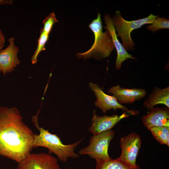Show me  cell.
Returning a JSON list of instances; mask_svg holds the SVG:
<instances>
[{"label":"cell","mask_w":169,"mask_h":169,"mask_svg":"<svg viewBox=\"0 0 169 169\" xmlns=\"http://www.w3.org/2000/svg\"><path fill=\"white\" fill-rule=\"evenodd\" d=\"M34 135L17 108L0 106V156L20 162L34 148Z\"/></svg>","instance_id":"6da1fadb"},{"label":"cell","mask_w":169,"mask_h":169,"mask_svg":"<svg viewBox=\"0 0 169 169\" xmlns=\"http://www.w3.org/2000/svg\"><path fill=\"white\" fill-rule=\"evenodd\" d=\"M38 112L32 118L33 125L39 131V134L34 135L33 143V148L39 146L46 148L48 149L49 154H54L63 162H66L69 158L74 159L79 157V155L75 153L74 151L84 138L72 144H63L57 135L52 134L48 130L39 127L38 122Z\"/></svg>","instance_id":"7a4b0ae2"},{"label":"cell","mask_w":169,"mask_h":169,"mask_svg":"<svg viewBox=\"0 0 169 169\" xmlns=\"http://www.w3.org/2000/svg\"><path fill=\"white\" fill-rule=\"evenodd\" d=\"M89 27L94 35V43L87 51L83 53L78 52L76 54L77 57L79 59L83 58L84 60L93 58L100 60L109 57L114 50L115 47L109 32L107 30L103 31L100 13L98 14L97 18L89 24Z\"/></svg>","instance_id":"3957f363"},{"label":"cell","mask_w":169,"mask_h":169,"mask_svg":"<svg viewBox=\"0 0 169 169\" xmlns=\"http://www.w3.org/2000/svg\"><path fill=\"white\" fill-rule=\"evenodd\" d=\"M151 13L146 17L138 20L128 21L124 19L120 12L117 10L113 18L117 35L120 37L122 45L126 50H133L135 45L131 37V33L137 29L147 24H152L158 16Z\"/></svg>","instance_id":"277c9868"},{"label":"cell","mask_w":169,"mask_h":169,"mask_svg":"<svg viewBox=\"0 0 169 169\" xmlns=\"http://www.w3.org/2000/svg\"><path fill=\"white\" fill-rule=\"evenodd\" d=\"M114 134V131L111 130L97 135H93L90 139L89 145L79 150V155L87 154L96 160L110 158L108 149Z\"/></svg>","instance_id":"5b68a950"},{"label":"cell","mask_w":169,"mask_h":169,"mask_svg":"<svg viewBox=\"0 0 169 169\" xmlns=\"http://www.w3.org/2000/svg\"><path fill=\"white\" fill-rule=\"evenodd\" d=\"M141 144V136L135 132L122 138L121 153L118 158L132 168L137 167L139 165L136 163V159Z\"/></svg>","instance_id":"8992f818"},{"label":"cell","mask_w":169,"mask_h":169,"mask_svg":"<svg viewBox=\"0 0 169 169\" xmlns=\"http://www.w3.org/2000/svg\"><path fill=\"white\" fill-rule=\"evenodd\" d=\"M17 169H61L57 159L44 152L28 154L18 163Z\"/></svg>","instance_id":"52a82bcc"},{"label":"cell","mask_w":169,"mask_h":169,"mask_svg":"<svg viewBox=\"0 0 169 169\" xmlns=\"http://www.w3.org/2000/svg\"><path fill=\"white\" fill-rule=\"evenodd\" d=\"M89 87L95 96L96 100L94 104L103 113H105L111 109L116 110L120 109L132 115H136L137 111L129 110L128 108L120 104L114 96L108 95L103 92L97 84L91 82L89 83Z\"/></svg>","instance_id":"ba28073f"},{"label":"cell","mask_w":169,"mask_h":169,"mask_svg":"<svg viewBox=\"0 0 169 169\" xmlns=\"http://www.w3.org/2000/svg\"><path fill=\"white\" fill-rule=\"evenodd\" d=\"M129 116V115L126 113L120 115H114L111 116H99L95 110H94L89 131L94 135H97L111 130L120 121Z\"/></svg>","instance_id":"9c48e42d"},{"label":"cell","mask_w":169,"mask_h":169,"mask_svg":"<svg viewBox=\"0 0 169 169\" xmlns=\"http://www.w3.org/2000/svg\"><path fill=\"white\" fill-rule=\"evenodd\" d=\"M14 40V38H10L7 48L0 51V70L4 75L13 71L20 62L18 57L19 49Z\"/></svg>","instance_id":"30bf717a"},{"label":"cell","mask_w":169,"mask_h":169,"mask_svg":"<svg viewBox=\"0 0 169 169\" xmlns=\"http://www.w3.org/2000/svg\"><path fill=\"white\" fill-rule=\"evenodd\" d=\"M104 19L106 24L104 28L110 33L114 47L117 51V56L115 63V68L116 69L119 70L121 68L122 64L125 60L129 59H136V58L127 52L118 39L113 18H111L109 14H106L104 16Z\"/></svg>","instance_id":"8fae6325"},{"label":"cell","mask_w":169,"mask_h":169,"mask_svg":"<svg viewBox=\"0 0 169 169\" xmlns=\"http://www.w3.org/2000/svg\"><path fill=\"white\" fill-rule=\"evenodd\" d=\"M107 92L113 94L120 104H131L144 97L146 94V90L143 89H127L121 87L119 85L110 87Z\"/></svg>","instance_id":"7c38bea8"},{"label":"cell","mask_w":169,"mask_h":169,"mask_svg":"<svg viewBox=\"0 0 169 169\" xmlns=\"http://www.w3.org/2000/svg\"><path fill=\"white\" fill-rule=\"evenodd\" d=\"M150 110L142 118L143 124L148 130L154 126L169 127V108L154 107Z\"/></svg>","instance_id":"4fadbf2b"},{"label":"cell","mask_w":169,"mask_h":169,"mask_svg":"<svg viewBox=\"0 0 169 169\" xmlns=\"http://www.w3.org/2000/svg\"><path fill=\"white\" fill-rule=\"evenodd\" d=\"M162 104L169 108V87L163 89L155 87L144 102L145 107L151 110L156 105Z\"/></svg>","instance_id":"5bb4252c"},{"label":"cell","mask_w":169,"mask_h":169,"mask_svg":"<svg viewBox=\"0 0 169 169\" xmlns=\"http://www.w3.org/2000/svg\"><path fill=\"white\" fill-rule=\"evenodd\" d=\"M96 161L95 169H141L139 165L136 168H132L118 158L113 159L110 158Z\"/></svg>","instance_id":"9a60e30c"},{"label":"cell","mask_w":169,"mask_h":169,"mask_svg":"<svg viewBox=\"0 0 169 169\" xmlns=\"http://www.w3.org/2000/svg\"><path fill=\"white\" fill-rule=\"evenodd\" d=\"M148 130L159 143L169 146V127L154 126Z\"/></svg>","instance_id":"2e32d148"},{"label":"cell","mask_w":169,"mask_h":169,"mask_svg":"<svg viewBox=\"0 0 169 169\" xmlns=\"http://www.w3.org/2000/svg\"><path fill=\"white\" fill-rule=\"evenodd\" d=\"M49 38V34L45 33L41 28L40 36L38 40L37 47L32 58L31 62L32 64H35L37 63V57L39 53L46 49L45 44Z\"/></svg>","instance_id":"e0dca14e"},{"label":"cell","mask_w":169,"mask_h":169,"mask_svg":"<svg viewBox=\"0 0 169 169\" xmlns=\"http://www.w3.org/2000/svg\"><path fill=\"white\" fill-rule=\"evenodd\" d=\"M169 19L165 17L160 18L159 16L152 24L149 25L147 28L152 32L162 29H169Z\"/></svg>","instance_id":"ac0fdd59"},{"label":"cell","mask_w":169,"mask_h":169,"mask_svg":"<svg viewBox=\"0 0 169 169\" xmlns=\"http://www.w3.org/2000/svg\"><path fill=\"white\" fill-rule=\"evenodd\" d=\"M58 21L54 12L49 13L42 21L44 25L43 28H42L43 30L49 35L53 25Z\"/></svg>","instance_id":"d6986e66"},{"label":"cell","mask_w":169,"mask_h":169,"mask_svg":"<svg viewBox=\"0 0 169 169\" xmlns=\"http://www.w3.org/2000/svg\"><path fill=\"white\" fill-rule=\"evenodd\" d=\"M5 38L4 34L0 29V51L2 50L4 46L5 43Z\"/></svg>","instance_id":"ffe728a7"},{"label":"cell","mask_w":169,"mask_h":169,"mask_svg":"<svg viewBox=\"0 0 169 169\" xmlns=\"http://www.w3.org/2000/svg\"><path fill=\"white\" fill-rule=\"evenodd\" d=\"M13 3L12 0H0V5L12 4Z\"/></svg>","instance_id":"44dd1931"},{"label":"cell","mask_w":169,"mask_h":169,"mask_svg":"<svg viewBox=\"0 0 169 169\" xmlns=\"http://www.w3.org/2000/svg\"><path fill=\"white\" fill-rule=\"evenodd\" d=\"M0 72H1V71H0Z\"/></svg>","instance_id":"7402d4cb"}]
</instances>
